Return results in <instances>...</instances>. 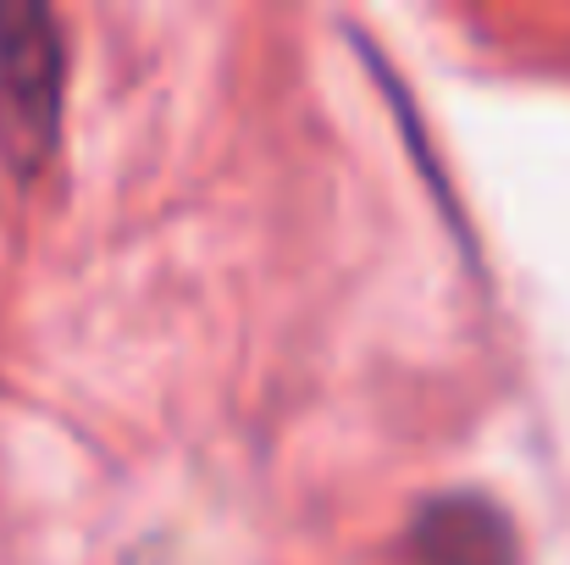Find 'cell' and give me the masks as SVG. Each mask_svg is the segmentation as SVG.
<instances>
[{
	"label": "cell",
	"mask_w": 570,
	"mask_h": 565,
	"mask_svg": "<svg viewBox=\"0 0 570 565\" xmlns=\"http://www.w3.org/2000/svg\"><path fill=\"white\" fill-rule=\"evenodd\" d=\"M61 33L45 6H0V123L22 162H39L61 128Z\"/></svg>",
	"instance_id": "6da1fadb"
},
{
	"label": "cell",
	"mask_w": 570,
	"mask_h": 565,
	"mask_svg": "<svg viewBox=\"0 0 570 565\" xmlns=\"http://www.w3.org/2000/svg\"><path fill=\"white\" fill-rule=\"evenodd\" d=\"M410 565H515V533L476 494L426 499L410 522Z\"/></svg>",
	"instance_id": "7a4b0ae2"
}]
</instances>
